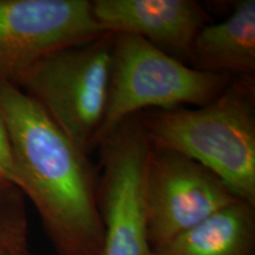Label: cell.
I'll list each match as a JSON object with an SVG mask.
<instances>
[{"mask_svg":"<svg viewBox=\"0 0 255 255\" xmlns=\"http://www.w3.org/2000/svg\"><path fill=\"white\" fill-rule=\"evenodd\" d=\"M188 60L200 71L254 79V0L238 1L225 20L206 25L194 40Z\"/></svg>","mask_w":255,"mask_h":255,"instance_id":"obj_9","label":"cell"},{"mask_svg":"<svg viewBox=\"0 0 255 255\" xmlns=\"http://www.w3.org/2000/svg\"><path fill=\"white\" fill-rule=\"evenodd\" d=\"M141 117L152 144L199 162L239 200L255 206L254 79L233 78L214 101L195 109L152 110Z\"/></svg>","mask_w":255,"mask_h":255,"instance_id":"obj_2","label":"cell"},{"mask_svg":"<svg viewBox=\"0 0 255 255\" xmlns=\"http://www.w3.org/2000/svg\"><path fill=\"white\" fill-rule=\"evenodd\" d=\"M150 139L141 114L120 124L103 142L97 201L104 227L103 255H152L143 197Z\"/></svg>","mask_w":255,"mask_h":255,"instance_id":"obj_5","label":"cell"},{"mask_svg":"<svg viewBox=\"0 0 255 255\" xmlns=\"http://www.w3.org/2000/svg\"><path fill=\"white\" fill-rule=\"evenodd\" d=\"M113 33L51 53L19 87L85 155L96 148L109 94Z\"/></svg>","mask_w":255,"mask_h":255,"instance_id":"obj_4","label":"cell"},{"mask_svg":"<svg viewBox=\"0 0 255 255\" xmlns=\"http://www.w3.org/2000/svg\"><path fill=\"white\" fill-rule=\"evenodd\" d=\"M24 194L0 177V251L27 255V219Z\"/></svg>","mask_w":255,"mask_h":255,"instance_id":"obj_11","label":"cell"},{"mask_svg":"<svg viewBox=\"0 0 255 255\" xmlns=\"http://www.w3.org/2000/svg\"><path fill=\"white\" fill-rule=\"evenodd\" d=\"M143 197L152 252L239 200L221 178L199 162L152 143Z\"/></svg>","mask_w":255,"mask_h":255,"instance_id":"obj_6","label":"cell"},{"mask_svg":"<svg viewBox=\"0 0 255 255\" xmlns=\"http://www.w3.org/2000/svg\"><path fill=\"white\" fill-rule=\"evenodd\" d=\"M95 20L105 33L141 37L168 55L188 59L209 15L194 0H94Z\"/></svg>","mask_w":255,"mask_h":255,"instance_id":"obj_8","label":"cell"},{"mask_svg":"<svg viewBox=\"0 0 255 255\" xmlns=\"http://www.w3.org/2000/svg\"><path fill=\"white\" fill-rule=\"evenodd\" d=\"M152 255H255V206L235 201Z\"/></svg>","mask_w":255,"mask_h":255,"instance_id":"obj_10","label":"cell"},{"mask_svg":"<svg viewBox=\"0 0 255 255\" xmlns=\"http://www.w3.org/2000/svg\"><path fill=\"white\" fill-rule=\"evenodd\" d=\"M104 34L89 0H0V79L17 85L51 53Z\"/></svg>","mask_w":255,"mask_h":255,"instance_id":"obj_7","label":"cell"},{"mask_svg":"<svg viewBox=\"0 0 255 255\" xmlns=\"http://www.w3.org/2000/svg\"><path fill=\"white\" fill-rule=\"evenodd\" d=\"M233 77L200 71L141 37L115 33L109 94L96 146L146 109L175 110L214 101Z\"/></svg>","mask_w":255,"mask_h":255,"instance_id":"obj_3","label":"cell"},{"mask_svg":"<svg viewBox=\"0 0 255 255\" xmlns=\"http://www.w3.org/2000/svg\"><path fill=\"white\" fill-rule=\"evenodd\" d=\"M0 255H20V254H14V253H11V252L0 251ZM27 255H28V254H27Z\"/></svg>","mask_w":255,"mask_h":255,"instance_id":"obj_13","label":"cell"},{"mask_svg":"<svg viewBox=\"0 0 255 255\" xmlns=\"http://www.w3.org/2000/svg\"><path fill=\"white\" fill-rule=\"evenodd\" d=\"M17 187L36 207L57 255H103L104 227L89 162L36 101L0 79Z\"/></svg>","mask_w":255,"mask_h":255,"instance_id":"obj_1","label":"cell"},{"mask_svg":"<svg viewBox=\"0 0 255 255\" xmlns=\"http://www.w3.org/2000/svg\"><path fill=\"white\" fill-rule=\"evenodd\" d=\"M0 177L11 181L17 186L12 146L5 121L0 114Z\"/></svg>","mask_w":255,"mask_h":255,"instance_id":"obj_12","label":"cell"}]
</instances>
